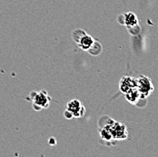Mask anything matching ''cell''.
<instances>
[{"instance_id": "8", "label": "cell", "mask_w": 158, "mask_h": 157, "mask_svg": "<svg viewBox=\"0 0 158 157\" xmlns=\"http://www.w3.org/2000/svg\"><path fill=\"white\" fill-rule=\"evenodd\" d=\"M126 98L127 100L132 105H137L138 103L140 102V100H145L144 98H143L141 96V94L139 93V91L135 88H133L131 89L130 91H128L127 93H126Z\"/></svg>"}, {"instance_id": "4", "label": "cell", "mask_w": 158, "mask_h": 157, "mask_svg": "<svg viewBox=\"0 0 158 157\" xmlns=\"http://www.w3.org/2000/svg\"><path fill=\"white\" fill-rule=\"evenodd\" d=\"M30 96L33 101V107L36 111L41 110L43 108H48L51 102V97L48 95L47 91H41L40 93L32 92Z\"/></svg>"}, {"instance_id": "7", "label": "cell", "mask_w": 158, "mask_h": 157, "mask_svg": "<svg viewBox=\"0 0 158 157\" xmlns=\"http://www.w3.org/2000/svg\"><path fill=\"white\" fill-rule=\"evenodd\" d=\"M136 87V78L131 76H124L119 82V89L123 94H126L133 88Z\"/></svg>"}, {"instance_id": "6", "label": "cell", "mask_w": 158, "mask_h": 157, "mask_svg": "<svg viewBox=\"0 0 158 157\" xmlns=\"http://www.w3.org/2000/svg\"><path fill=\"white\" fill-rule=\"evenodd\" d=\"M66 110L69 111L72 114L73 117H76V118H81L85 114V106L77 99H74V100L70 101L69 103H67Z\"/></svg>"}, {"instance_id": "5", "label": "cell", "mask_w": 158, "mask_h": 157, "mask_svg": "<svg viewBox=\"0 0 158 157\" xmlns=\"http://www.w3.org/2000/svg\"><path fill=\"white\" fill-rule=\"evenodd\" d=\"M136 89L139 91L143 98L146 99L154 91L155 87L152 80L149 77L145 76H140L138 78H136Z\"/></svg>"}, {"instance_id": "1", "label": "cell", "mask_w": 158, "mask_h": 157, "mask_svg": "<svg viewBox=\"0 0 158 157\" xmlns=\"http://www.w3.org/2000/svg\"><path fill=\"white\" fill-rule=\"evenodd\" d=\"M107 118H108L107 122L105 123L103 127L106 128L109 131V133L113 137V140L115 142L127 139V135H128L127 126L121 123L115 122L114 120L110 119L109 117Z\"/></svg>"}, {"instance_id": "3", "label": "cell", "mask_w": 158, "mask_h": 157, "mask_svg": "<svg viewBox=\"0 0 158 157\" xmlns=\"http://www.w3.org/2000/svg\"><path fill=\"white\" fill-rule=\"evenodd\" d=\"M72 35H73V39L77 43L79 47L87 52H89V50L94 47L96 43V41L91 35H87L84 30H81V29L73 32Z\"/></svg>"}, {"instance_id": "9", "label": "cell", "mask_w": 158, "mask_h": 157, "mask_svg": "<svg viewBox=\"0 0 158 157\" xmlns=\"http://www.w3.org/2000/svg\"><path fill=\"white\" fill-rule=\"evenodd\" d=\"M64 117H65L66 119H68V120H70V119H72V118H73V115H72V114H71L69 111H67V110L64 111Z\"/></svg>"}, {"instance_id": "10", "label": "cell", "mask_w": 158, "mask_h": 157, "mask_svg": "<svg viewBox=\"0 0 158 157\" xmlns=\"http://www.w3.org/2000/svg\"><path fill=\"white\" fill-rule=\"evenodd\" d=\"M48 142H49V144L50 145H56V140L55 138H53V137H51Z\"/></svg>"}, {"instance_id": "2", "label": "cell", "mask_w": 158, "mask_h": 157, "mask_svg": "<svg viewBox=\"0 0 158 157\" xmlns=\"http://www.w3.org/2000/svg\"><path fill=\"white\" fill-rule=\"evenodd\" d=\"M117 20L120 24L126 26L128 31L131 33V35H136L140 32V26H139V20L135 14L133 12H127L117 17Z\"/></svg>"}]
</instances>
